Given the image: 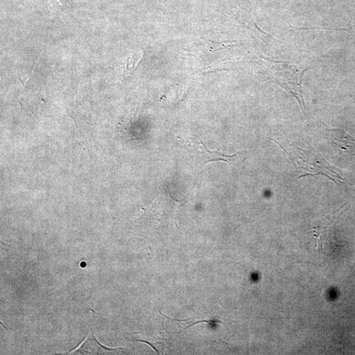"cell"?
<instances>
[{"mask_svg": "<svg viewBox=\"0 0 355 355\" xmlns=\"http://www.w3.org/2000/svg\"><path fill=\"white\" fill-rule=\"evenodd\" d=\"M272 140L279 145L280 148L283 149L289 155L296 168L298 172L301 173L298 177L299 178L306 176L316 177L322 175L328 177L336 183H342L344 180L343 177L335 170L334 167L326 162L319 155L316 154V152L296 148L290 144H281L278 141Z\"/></svg>", "mask_w": 355, "mask_h": 355, "instance_id": "cell-1", "label": "cell"}, {"mask_svg": "<svg viewBox=\"0 0 355 355\" xmlns=\"http://www.w3.org/2000/svg\"><path fill=\"white\" fill-rule=\"evenodd\" d=\"M86 338H86V337L85 339H84V340L83 341H82V342L80 343L79 346H78L77 347H76V348L74 349V350H72V351H70V352H75V351H76V350H78V349L80 348V346H82V344H83V342H84V341H85V340H86Z\"/></svg>", "mask_w": 355, "mask_h": 355, "instance_id": "cell-6", "label": "cell"}, {"mask_svg": "<svg viewBox=\"0 0 355 355\" xmlns=\"http://www.w3.org/2000/svg\"><path fill=\"white\" fill-rule=\"evenodd\" d=\"M202 145V148L203 149V152L202 155L203 157V161H204V165L205 163L211 162V161H223L227 163H231L233 159L237 157L238 153H236L233 155H227L223 154V153L218 152V151H210L205 148L204 144Z\"/></svg>", "mask_w": 355, "mask_h": 355, "instance_id": "cell-2", "label": "cell"}, {"mask_svg": "<svg viewBox=\"0 0 355 355\" xmlns=\"http://www.w3.org/2000/svg\"><path fill=\"white\" fill-rule=\"evenodd\" d=\"M91 330H92V336H93V337H94V340L96 341V342L97 343V344H98L99 345V346H100L101 347H102V348L103 349H104V350H107V351H115V350H118V349H119V348H116V349H109V348H106V347H105V346H103V345L101 344L98 341L96 340V337L94 336V333H93L92 328L91 329Z\"/></svg>", "mask_w": 355, "mask_h": 355, "instance_id": "cell-4", "label": "cell"}, {"mask_svg": "<svg viewBox=\"0 0 355 355\" xmlns=\"http://www.w3.org/2000/svg\"><path fill=\"white\" fill-rule=\"evenodd\" d=\"M200 322H207V323H211V322H220V323H221V322L217 321V320H209V321H208V320H201V321H197L196 322H195V323H193V324H191V325H189V326H187L186 328L183 329V330H181V332H182L183 330H186V329L189 328V327H191L193 325H195V324L200 323Z\"/></svg>", "mask_w": 355, "mask_h": 355, "instance_id": "cell-3", "label": "cell"}, {"mask_svg": "<svg viewBox=\"0 0 355 355\" xmlns=\"http://www.w3.org/2000/svg\"><path fill=\"white\" fill-rule=\"evenodd\" d=\"M136 341H137V342H139L146 343V344H148L149 346H151V348H152L153 349V350H154L155 351V352H156L157 353V354H159V353L158 351H157V349L155 348V347L153 346V345H151L150 344V343H149L148 342H146V341H144V340H136Z\"/></svg>", "mask_w": 355, "mask_h": 355, "instance_id": "cell-5", "label": "cell"}]
</instances>
